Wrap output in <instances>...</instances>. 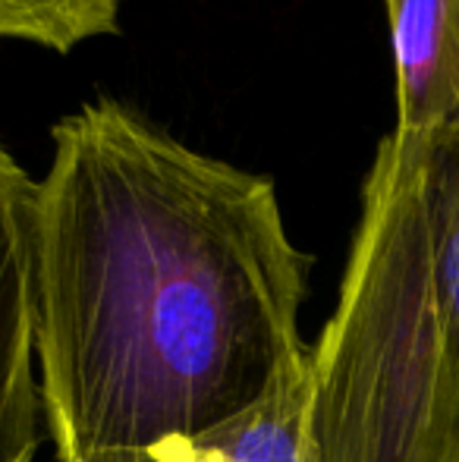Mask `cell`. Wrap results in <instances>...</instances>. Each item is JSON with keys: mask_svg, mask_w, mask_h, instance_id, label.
I'll return each mask as SVG.
<instances>
[{"mask_svg": "<svg viewBox=\"0 0 459 462\" xmlns=\"http://www.w3.org/2000/svg\"><path fill=\"white\" fill-rule=\"evenodd\" d=\"M38 180V377L60 462L208 431L312 359V258L277 186L116 97L50 129Z\"/></svg>", "mask_w": 459, "mask_h": 462, "instance_id": "obj_1", "label": "cell"}, {"mask_svg": "<svg viewBox=\"0 0 459 462\" xmlns=\"http://www.w3.org/2000/svg\"><path fill=\"white\" fill-rule=\"evenodd\" d=\"M308 462H459V133L378 142L312 346Z\"/></svg>", "mask_w": 459, "mask_h": 462, "instance_id": "obj_2", "label": "cell"}, {"mask_svg": "<svg viewBox=\"0 0 459 462\" xmlns=\"http://www.w3.org/2000/svg\"><path fill=\"white\" fill-rule=\"evenodd\" d=\"M38 180L0 142V462H35L38 377Z\"/></svg>", "mask_w": 459, "mask_h": 462, "instance_id": "obj_3", "label": "cell"}, {"mask_svg": "<svg viewBox=\"0 0 459 462\" xmlns=\"http://www.w3.org/2000/svg\"><path fill=\"white\" fill-rule=\"evenodd\" d=\"M399 135L459 133V0H384Z\"/></svg>", "mask_w": 459, "mask_h": 462, "instance_id": "obj_4", "label": "cell"}, {"mask_svg": "<svg viewBox=\"0 0 459 462\" xmlns=\"http://www.w3.org/2000/svg\"><path fill=\"white\" fill-rule=\"evenodd\" d=\"M308 402L312 359L289 371L262 402L208 431L82 462H308Z\"/></svg>", "mask_w": 459, "mask_h": 462, "instance_id": "obj_5", "label": "cell"}, {"mask_svg": "<svg viewBox=\"0 0 459 462\" xmlns=\"http://www.w3.org/2000/svg\"><path fill=\"white\" fill-rule=\"evenodd\" d=\"M123 0H0V42H25L69 54L120 32Z\"/></svg>", "mask_w": 459, "mask_h": 462, "instance_id": "obj_6", "label": "cell"}]
</instances>
